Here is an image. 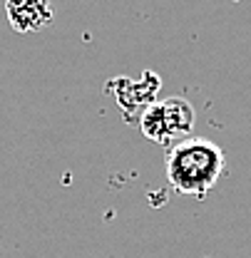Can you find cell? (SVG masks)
<instances>
[{
  "mask_svg": "<svg viewBox=\"0 0 251 258\" xmlns=\"http://www.w3.org/2000/svg\"><path fill=\"white\" fill-rule=\"evenodd\" d=\"M226 157L219 144L204 137H187L167 152L164 171L169 184L179 194L207 199L224 174Z\"/></svg>",
  "mask_w": 251,
  "mask_h": 258,
  "instance_id": "1",
  "label": "cell"
},
{
  "mask_svg": "<svg viewBox=\"0 0 251 258\" xmlns=\"http://www.w3.org/2000/svg\"><path fill=\"white\" fill-rule=\"evenodd\" d=\"M142 134L159 147H174L187 139L194 127V107L182 97L149 102L139 117Z\"/></svg>",
  "mask_w": 251,
  "mask_h": 258,
  "instance_id": "2",
  "label": "cell"
},
{
  "mask_svg": "<svg viewBox=\"0 0 251 258\" xmlns=\"http://www.w3.org/2000/svg\"><path fill=\"white\" fill-rule=\"evenodd\" d=\"M5 13L18 32L42 30L55 18L50 0H5Z\"/></svg>",
  "mask_w": 251,
  "mask_h": 258,
  "instance_id": "3",
  "label": "cell"
}]
</instances>
